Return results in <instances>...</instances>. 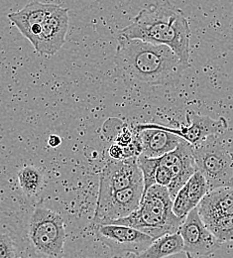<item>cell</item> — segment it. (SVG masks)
Instances as JSON below:
<instances>
[{
    "mask_svg": "<svg viewBox=\"0 0 233 258\" xmlns=\"http://www.w3.org/2000/svg\"><path fill=\"white\" fill-rule=\"evenodd\" d=\"M114 64L120 78L146 86L176 84L190 68L167 46L120 37Z\"/></svg>",
    "mask_w": 233,
    "mask_h": 258,
    "instance_id": "obj_1",
    "label": "cell"
},
{
    "mask_svg": "<svg viewBox=\"0 0 233 258\" xmlns=\"http://www.w3.org/2000/svg\"><path fill=\"white\" fill-rule=\"evenodd\" d=\"M191 36L189 22L183 12L170 3L145 6L131 24L118 34L120 38L167 46L188 67H190Z\"/></svg>",
    "mask_w": 233,
    "mask_h": 258,
    "instance_id": "obj_2",
    "label": "cell"
},
{
    "mask_svg": "<svg viewBox=\"0 0 233 258\" xmlns=\"http://www.w3.org/2000/svg\"><path fill=\"white\" fill-rule=\"evenodd\" d=\"M172 207L173 200L167 187L154 185L142 195L136 211L110 225L131 226L156 239L168 233L178 232L185 220L176 217Z\"/></svg>",
    "mask_w": 233,
    "mask_h": 258,
    "instance_id": "obj_3",
    "label": "cell"
},
{
    "mask_svg": "<svg viewBox=\"0 0 233 258\" xmlns=\"http://www.w3.org/2000/svg\"><path fill=\"white\" fill-rule=\"evenodd\" d=\"M28 240L40 258H62L65 252L66 226L58 213L47 208H36L28 225Z\"/></svg>",
    "mask_w": 233,
    "mask_h": 258,
    "instance_id": "obj_4",
    "label": "cell"
},
{
    "mask_svg": "<svg viewBox=\"0 0 233 258\" xmlns=\"http://www.w3.org/2000/svg\"><path fill=\"white\" fill-rule=\"evenodd\" d=\"M193 151L197 171L204 177L209 191L232 186V157L216 135L193 146Z\"/></svg>",
    "mask_w": 233,
    "mask_h": 258,
    "instance_id": "obj_5",
    "label": "cell"
},
{
    "mask_svg": "<svg viewBox=\"0 0 233 258\" xmlns=\"http://www.w3.org/2000/svg\"><path fill=\"white\" fill-rule=\"evenodd\" d=\"M143 184L98 198L93 226L110 225L136 211L143 195Z\"/></svg>",
    "mask_w": 233,
    "mask_h": 258,
    "instance_id": "obj_6",
    "label": "cell"
},
{
    "mask_svg": "<svg viewBox=\"0 0 233 258\" xmlns=\"http://www.w3.org/2000/svg\"><path fill=\"white\" fill-rule=\"evenodd\" d=\"M96 233L100 240L110 249L113 255L131 253L138 255L145 251L155 240L150 235L127 226L99 225Z\"/></svg>",
    "mask_w": 233,
    "mask_h": 258,
    "instance_id": "obj_7",
    "label": "cell"
},
{
    "mask_svg": "<svg viewBox=\"0 0 233 258\" xmlns=\"http://www.w3.org/2000/svg\"><path fill=\"white\" fill-rule=\"evenodd\" d=\"M188 125H182L181 128H173L160 123H141L134 129L136 131L146 128H157L171 132L187 141L192 146H196L212 135L222 134L227 130V121L223 117L213 119L207 115H200L195 111L187 113Z\"/></svg>",
    "mask_w": 233,
    "mask_h": 258,
    "instance_id": "obj_8",
    "label": "cell"
},
{
    "mask_svg": "<svg viewBox=\"0 0 233 258\" xmlns=\"http://www.w3.org/2000/svg\"><path fill=\"white\" fill-rule=\"evenodd\" d=\"M184 251L188 258H200L214 252L220 242L203 224L197 208L189 213L179 227Z\"/></svg>",
    "mask_w": 233,
    "mask_h": 258,
    "instance_id": "obj_9",
    "label": "cell"
},
{
    "mask_svg": "<svg viewBox=\"0 0 233 258\" xmlns=\"http://www.w3.org/2000/svg\"><path fill=\"white\" fill-rule=\"evenodd\" d=\"M139 184H143V176L137 157L123 160L111 159L100 173L99 198Z\"/></svg>",
    "mask_w": 233,
    "mask_h": 258,
    "instance_id": "obj_10",
    "label": "cell"
},
{
    "mask_svg": "<svg viewBox=\"0 0 233 258\" xmlns=\"http://www.w3.org/2000/svg\"><path fill=\"white\" fill-rule=\"evenodd\" d=\"M68 25V10L59 6L43 22L37 46L34 49L35 52L45 57L59 52L66 43Z\"/></svg>",
    "mask_w": 233,
    "mask_h": 258,
    "instance_id": "obj_11",
    "label": "cell"
},
{
    "mask_svg": "<svg viewBox=\"0 0 233 258\" xmlns=\"http://www.w3.org/2000/svg\"><path fill=\"white\" fill-rule=\"evenodd\" d=\"M159 158L173 175L172 182L167 189L172 200H174L178 192L197 171L193 146L183 139L175 150Z\"/></svg>",
    "mask_w": 233,
    "mask_h": 258,
    "instance_id": "obj_12",
    "label": "cell"
},
{
    "mask_svg": "<svg viewBox=\"0 0 233 258\" xmlns=\"http://www.w3.org/2000/svg\"><path fill=\"white\" fill-rule=\"evenodd\" d=\"M203 224L220 217L233 215V188L221 187L208 191L197 207Z\"/></svg>",
    "mask_w": 233,
    "mask_h": 258,
    "instance_id": "obj_13",
    "label": "cell"
},
{
    "mask_svg": "<svg viewBox=\"0 0 233 258\" xmlns=\"http://www.w3.org/2000/svg\"><path fill=\"white\" fill-rule=\"evenodd\" d=\"M136 132L142 144L141 155L148 158L164 156L175 150L183 140L179 136L162 129L146 128Z\"/></svg>",
    "mask_w": 233,
    "mask_h": 258,
    "instance_id": "obj_14",
    "label": "cell"
},
{
    "mask_svg": "<svg viewBox=\"0 0 233 258\" xmlns=\"http://www.w3.org/2000/svg\"><path fill=\"white\" fill-rule=\"evenodd\" d=\"M59 6L55 3L32 1L26 4L21 10L8 14V19L27 39L34 26L42 25L46 18Z\"/></svg>",
    "mask_w": 233,
    "mask_h": 258,
    "instance_id": "obj_15",
    "label": "cell"
},
{
    "mask_svg": "<svg viewBox=\"0 0 233 258\" xmlns=\"http://www.w3.org/2000/svg\"><path fill=\"white\" fill-rule=\"evenodd\" d=\"M184 251L183 239L179 232L165 234L156 238L142 253L134 258H165Z\"/></svg>",
    "mask_w": 233,
    "mask_h": 258,
    "instance_id": "obj_16",
    "label": "cell"
},
{
    "mask_svg": "<svg viewBox=\"0 0 233 258\" xmlns=\"http://www.w3.org/2000/svg\"><path fill=\"white\" fill-rule=\"evenodd\" d=\"M180 191L184 195L188 205V210L191 212L198 207L202 198L208 193L209 190L202 174L199 171H196Z\"/></svg>",
    "mask_w": 233,
    "mask_h": 258,
    "instance_id": "obj_17",
    "label": "cell"
},
{
    "mask_svg": "<svg viewBox=\"0 0 233 258\" xmlns=\"http://www.w3.org/2000/svg\"><path fill=\"white\" fill-rule=\"evenodd\" d=\"M19 186L24 195L37 196L44 188V174L42 170L34 166H24L18 172Z\"/></svg>",
    "mask_w": 233,
    "mask_h": 258,
    "instance_id": "obj_18",
    "label": "cell"
},
{
    "mask_svg": "<svg viewBox=\"0 0 233 258\" xmlns=\"http://www.w3.org/2000/svg\"><path fill=\"white\" fill-rule=\"evenodd\" d=\"M205 226L220 243L233 240V215L212 220Z\"/></svg>",
    "mask_w": 233,
    "mask_h": 258,
    "instance_id": "obj_19",
    "label": "cell"
},
{
    "mask_svg": "<svg viewBox=\"0 0 233 258\" xmlns=\"http://www.w3.org/2000/svg\"><path fill=\"white\" fill-rule=\"evenodd\" d=\"M0 258H20L16 242L5 233H0Z\"/></svg>",
    "mask_w": 233,
    "mask_h": 258,
    "instance_id": "obj_20",
    "label": "cell"
},
{
    "mask_svg": "<svg viewBox=\"0 0 233 258\" xmlns=\"http://www.w3.org/2000/svg\"><path fill=\"white\" fill-rule=\"evenodd\" d=\"M108 155L112 160H123L124 157V148L117 144H112L108 149Z\"/></svg>",
    "mask_w": 233,
    "mask_h": 258,
    "instance_id": "obj_21",
    "label": "cell"
},
{
    "mask_svg": "<svg viewBox=\"0 0 233 258\" xmlns=\"http://www.w3.org/2000/svg\"><path fill=\"white\" fill-rule=\"evenodd\" d=\"M61 143H62V139H61L60 136H58V135H51L49 137L48 144H49L50 147L57 148V147H59L61 145Z\"/></svg>",
    "mask_w": 233,
    "mask_h": 258,
    "instance_id": "obj_22",
    "label": "cell"
},
{
    "mask_svg": "<svg viewBox=\"0 0 233 258\" xmlns=\"http://www.w3.org/2000/svg\"><path fill=\"white\" fill-rule=\"evenodd\" d=\"M231 157H232V161H233V153H232V154H231ZM231 187H232V188H233V178H232V186H231Z\"/></svg>",
    "mask_w": 233,
    "mask_h": 258,
    "instance_id": "obj_23",
    "label": "cell"
}]
</instances>
